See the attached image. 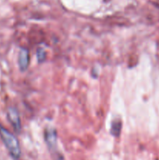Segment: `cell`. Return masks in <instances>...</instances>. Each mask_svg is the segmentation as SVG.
Returning a JSON list of instances; mask_svg holds the SVG:
<instances>
[{
	"mask_svg": "<svg viewBox=\"0 0 159 160\" xmlns=\"http://www.w3.org/2000/svg\"><path fill=\"white\" fill-rule=\"evenodd\" d=\"M0 138L11 157L14 160H18L21 156L20 143L17 138L6 128L0 125Z\"/></svg>",
	"mask_w": 159,
	"mask_h": 160,
	"instance_id": "cell-1",
	"label": "cell"
},
{
	"mask_svg": "<svg viewBox=\"0 0 159 160\" xmlns=\"http://www.w3.org/2000/svg\"><path fill=\"white\" fill-rule=\"evenodd\" d=\"M45 140L50 153L55 159H62V155L58 150L57 145V132L55 128L48 126L45 130Z\"/></svg>",
	"mask_w": 159,
	"mask_h": 160,
	"instance_id": "cell-2",
	"label": "cell"
},
{
	"mask_svg": "<svg viewBox=\"0 0 159 160\" xmlns=\"http://www.w3.org/2000/svg\"><path fill=\"white\" fill-rule=\"evenodd\" d=\"M7 119L14 131L17 133H20L21 131V121L20 115L15 107H9L7 109Z\"/></svg>",
	"mask_w": 159,
	"mask_h": 160,
	"instance_id": "cell-3",
	"label": "cell"
},
{
	"mask_svg": "<svg viewBox=\"0 0 159 160\" xmlns=\"http://www.w3.org/2000/svg\"><path fill=\"white\" fill-rule=\"evenodd\" d=\"M30 63L29 50L26 48H21L18 55V66L20 71L24 72L27 70Z\"/></svg>",
	"mask_w": 159,
	"mask_h": 160,
	"instance_id": "cell-4",
	"label": "cell"
},
{
	"mask_svg": "<svg viewBox=\"0 0 159 160\" xmlns=\"http://www.w3.org/2000/svg\"><path fill=\"white\" fill-rule=\"evenodd\" d=\"M122 128H123V123L119 119H115V120H112V123H111L110 134L113 137H119L120 134H121Z\"/></svg>",
	"mask_w": 159,
	"mask_h": 160,
	"instance_id": "cell-5",
	"label": "cell"
},
{
	"mask_svg": "<svg viewBox=\"0 0 159 160\" xmlns=\"http://www.w3.org/2000/svg\"><path fill=\"white\" fill-rule=\"evenodd\" d=\"M37 59L39 63H41L46 59V52L43 48H39L37 50Z\"/></svg>",
	"mask_w": 159,
	"mask_h": 160,
	"instance_id": "cell-6",
	"label": "cell"
}]
</instances>
